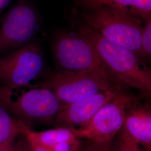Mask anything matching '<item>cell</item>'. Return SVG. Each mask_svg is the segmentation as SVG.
<instances>
[{
    "instance_id": "obj_10",
    "label": "cell",
    "mask_w": 151,
    "mask_h": 151,
    "mask_svg": "<svg viewBox=\"0 0 151 151\" xmlns=\"http://www.w3.org/2000/svg\"><path fill=\"white\" fill-rule=\"evenodd\" d=\"M132 103L127 109L123 129L145 151H151V109L150 104Z\"/></svg>"
},
{
    "instance_id": "obj_11",
    "label": "cell",
    "mask_w": 151,
    "mask_h": 151,
    "mask_svg": "<svg viewBox=\"0 0 151 151\" xmlns=\"http://www.w3.org/2000/svg\"><path fill=\"white\" fill-rule=\"evenodd\" d=\"M22 135L30 143L42 147L49 151H81L80 138L70 128L57 127L42 132L30 128Z\"/></svg>"
},
{
    "instance_id": "obj_16",
    "label": "cell",
    "mask_w": 151,
    "mask_h": 151,
    "mask_svg": "<svg viewBox=\"0 0 151 151\" xmlns=\"http://www.w3.org/2000/svg\"><path fill=\"white\" fill-rule=\"evenodd\" d=\"M112 142L98 143L90 141L83 151H111Z\"/></svg>"
},
{
    "instance_id": "obj_1",
    "label": "cell",
    "mask_w": 151,
    "mask_h": 151,
    "mask_svg": "<svg viewBox=\"0 0 151 151\" xmlns=\"http://www.w3.org/2000/svg\"><path fill=\"white\" fill-rule=\"evenodd\" d=\"M78 32L91 42L122 86L136 89L145 96L151 95V70L137 55L110 42L86 24L80 26Z\"/></svg>"
},
{
    "instance_id": "obj_3",
    "label": "cell",
    "mask_w": 151,
    "mask_h": 151,
    "mask_svg": "<svg viewBox=\"0 0 151 151\" xmlns=\"http://www.w3.org/2000/svg\"><path fill=\"white\" fill-rule=\"evenodd\" d=\"M82 16L86 25L104 38L129 49L143 60L142 33L143 25L140 19L108 6L86 10Z\"/></svg>"
},
{
    "instance_id": "obj_14",
    "label": "cell",
    "mask_w": 151,
    "mask_h": 151,
    "mask_svg": "<svg viewBox=\"0 0 151 151\" xmlns=\"http://www.w3.org/2000/svg\"><path fill=\"white\" fill-rule=\"evenodd\" d=\"M111 151H145L123 128L120 131L119 137L112 144Z\"/></svg>"
},
{
    "instance_id": "obj_13",
    "label": "cell",
    "mask_w": 151,
    "mask_h": 151,
    "mask_svg": "<svg viewBox=\"0 0 151 151\" xmlns=\"http://www.w3.org/2000/svg\"><path fill=\"white\" fill-rule=\"evenodd\" d=\"M30 127L16 118L0 103V145H11L19 135H22Z\"/></svg>"
},
{
    "instance_id": "obj_8",
    "label": "cell",
    "mask_w": 151,
    "mask_h": 151,
    "mask_svg": "<svg viewBox=\"0 0 151 151\" xmlns=\"http://www.w3.org/2000/svg\"><path fill=\"white\" fill-rule=\"evenodd\" d=\"M13 92L7 91L0 98L3 104L16 118L28 124L30 121L51 122L63 107L54 93L40 87L23 92L14 99Z\"/></svg>"
},
{
    "instance_id": "obj_5",
    "label": "cell",
    "mask_w": 151,
    "mask_h": 151,
    "mask_svg": "<svg viewBox=\"0 0 151 151\" xmlns=\"http://www.w3.org/2000/svg\"><path fill=\"white\" fill-rule=\"evenodd\" d=\"M44 58L37 42L0 57V88L12 91L27 86L40 75Z\"/></svg>"
},
{
    "instance_id": "obj_19",
    "label": "cell",
    "mask_w": 151,
    "mask_h": 151,
    "mask_svg": "<svg viewBox=\"0 0 151 151\" xmlns=\"http://www.w3.org/2000/svg\"><path fill=\"white\" fill-rule=\"evenodd\" d=\"M12 0H0V14L4 10Z\"/></svg>"
},
{
    "instance_id": "obj_2",
    "label": "cell",
    "mask_w": 151,
    "mask_h": 151,
    "mask_svg": "<svg viewBox=\"0 0 151 151\" xmlns=\"http://www.w3.org/2000/svg\"><path fill=\"white\" fill-rule=\"evenodd\" d=\"M54 60L60 70L88 71L103 76L115 86H123L104 63L94 45L79 32H61L52 44Z\"/></svg>"
},
{
    "instance_id": "obj_4",
    "label": "cell",
    "mask_w": 151,
    "mask_h": 151,
    "mask_svg": "<svg viewBox=\"0 0 151 151\" xmlns=\"http://www.w3.org/2000/svg\"><path fill=\"white\" fill-rule=\"evenodd\" d=\"M40 87L53 92L63 106L100 92L111 89L122 90L95 73L60 69L49 75Z\"/></svg>"
},
{
    "instance_id": "obj_12",
    "label": "cell",
    "mask_w": 151,
    "mask_h": 151,
    "mask_svg": "<svg viewBox=\"0 0 151 151\" xmlns=\"http://www.w3.org/2000/svg\"><path fill=\"white\" fill-rule=\"evenodd\" d=\"M85 10L108 6L126 12L143 22L151 18V0H76Z\"/></svg>"
},
{
    "instance_id": "obj_18",
    "label": "cell",
    "mask_w": 151,
    "mask_h": 151,
    "mask_svg": "<svg viewBox=\"0 0 151 151\" xmlns=\"http://www.w3.org/2000/svg\"><path fill=\"white\" fill-rule=\"evenodd\" d=\"M0 151H19L13 144L0 145Z\"/></svg>"
},
{
    "instance_id": "obj_9",
    "label": "cell",
    "mask_w": 151,
    "mask_h": 151,
    "mask_svg": "<svg viewBox=\"0 0 151 151\" xmlns=\"http://www.w3.org/2000/svg\"><path fill=\"white\" fill-rule=\"evenodd\" d=\"M118 90H120L111 89L100 92L79 101L64 106L54 119V125L57 127L73 129L86 126L97 111Z\"/></svg>"
},
{
    "instance_id": "obj_17",
    "label": "cell",
    "mask_w": 151,
    "mask_h": 151,
    "mask_svg": "<svg viewBox=\"0 0 151 151\" xmlns=\"http://www.w3.org/2000/svg\"><path fill=\"white\" fill-rule=\"evenodd\" d=\"M16 148L19 151H49L42 147L34 145L29 142L25 138V142L16 146Z\"/></svg>"
},
{
    "instance_id": "obj_6",
    "label": "cell",
    "mask_w": 151,
    "mask_h": 151,
    "mask_svg": "<svg viewBox=\"0 0 151 151\" xmlns=\"http://www.w3.org/2000/svg\"><path fill=\"white\" fill-rule=\"evenodd\" d=\"M138 99L137 96L118 90L97 111L86 126L70 129L79 138L98 143L112 142L123 127L127 109Z\"/></svg>"
},
{
    "instance_id": "obj_15",
    "label": "cell",
    "mask_w": 151,
    "mask_h": 151,
    "mask_svg": "<svg viewBox=\"0 0 151 151\" xmlns=\"http://www.w3.org/2000/svg\"><path fill=\"white\" fill-rule=\"evenodd\" d=\"M142 51L143 61H149L151 57V18L145 22L142 33Z\"/></svg>"
},
{
    "instance_id": "obj_7",
    "label": "cell",
    "mask_w": 151,
    "mask_h": 151,
    "mask_svg": "<svg viewBox=\"0 0 151 151\" xmlns=\"http://www.w3.org/2000/svg\"><path fill=\"white\" fill-rule=\"evenodd\" d=\"M39 29L38 14L30 4L20 0L3 17L0 25V55L31 43Z\"/></svg>"
}]
</instances>
